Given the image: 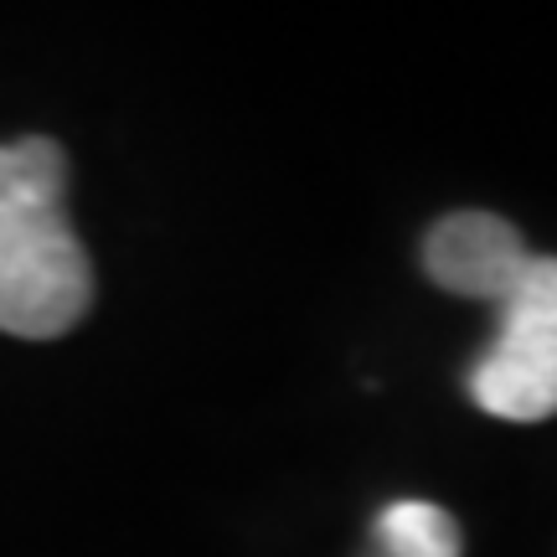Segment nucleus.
Returning <instances> with one entry per match:
<instances>
[{"mask_svg": "<svg viewBox=\"0 0 557 557\" xmlns=\"http://www.w3.org/2000/svg\"><path fill=\"white\" fill-rule=\"evenodd\" d=\"M367 557H459V527L434 500H393L372 521Z\"/></svg>", "mask_w": 557, "mask_h": 557, "instance_id": "nucleus-4", "label": "nucleus"}, {"mask_svg": "<svg viewBox=\"0 0 557 557\" xmlns=\"http://www.w3.org/2000/svg\"><path fill=\"white\" fill-rule=\"evenodd\" d=\"M532 259L537 253L496 212H449L423 238V269L438 289L465 299H491V305H500L517 289Z\"/></svg>", "mask_w": 557, "mask_h": 557, "instance_id": "nucleus-3", "label": "nucleus"}, {"mask_svg": "<svg viewBox=\"0 0 557 557\" xmlns=\"http://www.w3.org/2000/svg\"><path fill=\"white\" fill-rule=\"evenodd\" d=\"M470 398L506 423L557 413V259H532L500 299V331L470 367Z\"/></svg>", "mask_w": 557, "mask_h": 557, "instance_id": "nucleus-2", "label": "nucleus"}, {"mask_svg": "<svg viewBox=\"0 0 557 557\" xmlns=\"http://www.w3.org/2000/svg\"><path fill=\"white\" fill-rule=\"evenodd\" d=\"M67 156L58 139L0 145V331L52 341L94 305V269L67 218Z\"/></svg>", "mask_w": 557, "mask_h": 557, "instance_id": "nucleus-1", "label": "nucleus"}]
</instances>
